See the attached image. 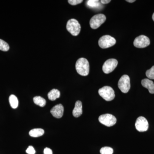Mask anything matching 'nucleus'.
<instances>
[{
	"label": "nucleus",
	"mask_w": 154,
	"mask_h": 154,
	"mask_svg": "<svg viewBox=\"0 0 154 154\" xmlns=\"http://www.w3.org/2000/svg\"><path fill=\"white\" fill-rule=\"evenodd\" d=\"M75 68L79 74L84 76H87L90 71L89 62L85 58H80L76 63Z\"/></svg>",
	"instance_id": "1"
},
{
	"label": "nucleus",
	"mask_w": 154,
	"mask_h": 154,
	"mask_svg": "<svg viewBox=\"0 0 154 154\" xmlns=\"http://www.w3.org/2000/svg\"><path fill=\"white\" fill-rule=\"evenodd\" d=\"M152 18L153 20L154 21V13L153 14L152 17Z\"/></svg>",
	"instance_id": "27"
},
{
	"label": "nucleus",
	"mask_w": 154,
	"mask_h": 154,
	"mask_svg": "<svg viewBox=\"0 0 154 154\" xmlns=\"http://www.w3.org/2000/svg\"><path fill=\"white\" fill-rule=\"evenodd\" d=\"M150 43L149 38L144 35L136 37L134 41V45L137 48H144L149 46Z\"/></svg>",
	"instance_id": "9"
},
{
	"label": "nucleus",
	"mask_w": 154,
	"mask_h": 154,
	"mask_svg": "<svg viewBox=\"0 0 154 154\" xmlns=\"http://www.w3.org/2000/svg\"><path fill=\"white\" fill-rule=\"evenodd\" d=\"M135 128L139 132H144L149 128V123L147 119L143 116H140L137 119Z\"/></svg>",
	"instance_id": "10"
},
{
	"label": "nucleus",
	"mask_w": 154,
	"mask_h": 154,
	"mask_svg": "<svg viewBox=\"0 0 154 154\" xmlns=\"http://www.w3.org/2000/svg\"><path fill=\"white\" fill-rule=\"evenodd\" d=\"M99 95L106 101H111L115 98V95L113 88L109 86H105L99 90Z\"/></svg>",
	"instance_id": "3"
},
{
	"label": "nucleus",
	"mask_w": 154,
	"mask_h": 154,
	"mask_svg": "<svg viewBox=\"0 0 154 154\" xmlns=\"http://www.w3.org/2000/svg\"><path fill=\"white\" fill-rule=\"evenodd\" d=\"M82 0H69L68 2L72 5H76L82 2Z\"/></svg>",
	"instance_id": "22"
},
{
	"label": "nucleus",
	"mask_w": 154,
	"mask_h": 154,
	"mask_svg": "<svg viewBox=\"0 0 154 154\" xmlns=\"http://www.w3.org/2000/svg\"><path fill=\"white\" fill-rule=\"evenodd\" d=\"M118 65V61L115 59H110L105 62L102 66L103 71L105 74H109L115 69Z\"/></svg>",
	"instance_id": "8"
},
{
	"label": "nucleus",
	"mask_w": 154,
	"mask_h": 154,
	"mask_svg": "<svg viewBox=\"0 0 154 154\" xmlns=\"http://www.w3.org/2000/svg\"><path fill=\"white\" fill-rule=\"evenodd\" d=\"M101 154H112L113 152V149L110 147H104L101 148L100 151Z\"/></svg>",
	"instance_id": "20"
},
{
	"label": "nucleus",
	"mask_w": 154,
	"mask_h": 154,
	"mask_svg": "<svg viewBox=\"0 0 154 154\" xmlns=\"http://www.w3.org/2000/svg\"><path fill=\"white\" fill-rule=\"evenodd\" d=\"M66 29L72 35L77 36L81 31V25L76 19H71L67 23Z\"/></svg>",
	"instance_id": "2"
},
{
	"label": "nucleus",
	"mask_w": 154,
	"mask_h": 154,
	"mask_svg": "<svg viewBox=\"0 0 154 154\" xmlns=\"http://www.w3.org/2000/svg\"><path fill=\"white\" fill-rule=\"evenodd\" d=\"M29 135L31 137H34L41 136L44 134V130L42 128H34L31 130L29 131Z\"/></svg>",
	"instance_id": "15"
},
{
	"label": "nucleus",
	"mask_w": 154,
	"mask_h": 154,
	"mask_svg": "<svg viewBox=\"0 0 154 154\" xmlns=\"http://www.w3.org/2000/svg\"><path fill=\"white\" fill-rule=\"evenodd\" d=\"M60 96V92L58 90L55 89H52L48 94V99L51 101H54L57 98H59Z\"/></svg>",
	"instance_id": "14"
},
{
	"label": "nucleus",
	"mask_w": 154,
	"mask_h": 154,
	"mask_svg": "<svg viewBox=\"0 0 154 154\" xmlns=\"http://www.w3.org/2000/svg\"><path fill=\"white\" fill-rule=\"evenodd\" d=\"M10 49L8 44L2 39H0V50L4 51H8Z\"/></svg>",
	"instance_id": "19"
},
{
	"label": "nucleus",
	"mask_w": 154,
	"mask_h": 154,
	"mask_svg": "<svg viewBox=\"0 0 154 154\" xmlns=\"http://www.w3.org/2000/svg\"><path fill=\"white\" fill-rule=\"evenodd\" d=\"M99 120L100 123L107 127L113 126L116 122V119L115 116L107 113L100 116Z\"/></svg>",
	"instance_id": "7"
},
{
	"label": "nucleus",
	"mask_w": 154,
	"mask_h": 154,
	"mask_svg": "<svg viewBox=\"0 0 154 154\" xmlns=\"http://www.w3.org/2000/svg\"><path fill=\"white\" fill-rule=\"evenodd\" d=\"M44 154H53L52 151L49 148H45L44 150Z\"/></svg>",
	"instance_id": "24"
},
{
	"label": "nucleus",
	"mask_w": 154,
	"mask_h": 154,
	"mask_svg": "<svg viewBox=\"0 0 154 154\" xmlns=\"http://www.w3.org/2000/svg\"><path fill=\"white\" fill-rule=\"evenodd\" d=\"M118 88L122 93H128L131 88L130 80L128 75H125L121 77L118 84Z\"/></svg>",
	"instance_id": "6"
},
{
	"label": "nucleus",
	"mask_w": 154,
	"mask_h": 154,
	"mask_svg": "<svg viewBox=\"0 0 154 154\" xmlns=\"http://www.w3.org/2000/svg\"><path fill=\"white\" fill-rule=\"evenodd\" d=\"M100 2H101V3H102V4H107L110 3L111 1H110V0H102Z\"/></svg>",
	"instance_id": "25"
},
{
	"label": "nucleus",
	"mask_w": 154,
	"mask_h": 154,
	"mask_svg": "<svg viewBox=\"0 0 154 154\" xmlns=\"http://www.w3.org/2000/svg\"><path fill=\"white\" fill-rule=\"evenodd\" d=\"M26 152L28 154H35L36 153L34 148L31 146L28 147V148L26 150Z\"/></svg>",
	"instance_id": "23"
},
{
	"label": "nucleus",
	"mask_w": 154,
	"mask_h": 154,
	"mask_svg": "<svg viewBox=\"0 0 154 154\" xmlns=\"http://www.w3.org/2000/svg\"><path fill=\"white\" fill-rule=\"evenodd\" d=\"M116 43L115 38L109 35H105L99 38V45L102 48H107L112 47Z\"/></svg>",
	"instance_id": "4"
},
{
	"label": "nucleus",
	"mask_w": 154,
	"mask_h": 154,
	"mask_svg": "<svg viewBox=\"0 0 154 154\" xmlns=\"http://www.w3.org/2000/svg\"><path fill=\"white\" fill-rule=\"evenodd\" d=\"M146 75L149 79H154V66L152 67L151 68L146 71Z\"/></svg>",
	"instance_id": "21"
},
{
	"label": "nucleus",
	"mask_w": 154,
	"mask_h": 154,
	"mask_svg": "<svg viewBox=\"0 0 154 154\" xmlns=\"http://www.w3.org/2000/svg\"><path fill=\"white\" fill-rule=\"evenodd\" d=\"M99 1L98 0H89L87 1V5L92 8H97L101 5Z\"/></svg>",
	"instance_id": "18"
},
{
	"label": "nucleus",
	"mask_w": 154,
	"mask_h": 154,
	"mask_svg": "<svg viewBox=\"0 0 154 154\" xmlns=\"http://www.w3.org/2000/svg\"><path fill=\"white\" fill-rule=\"evenodd\" d=\"M82 104L80 101H78L75 104L72 114L75 117H79L82 114Z\"/></svg>",
	"instance_id": "13"
},
{
	"label": "nucleus",
	"mask_w": 154,
	"mask_h": 154,
	"mask_svg": "<svg viewBox=\"0 0 154 154\" xmlns=\"http://www.w3.org/2000/svg\"><path fill=\"white\" fill-rule=\"evenodd\" d=\"M64 107L61 104L56 105L51 110V113L55 118H61L63 116Z\"/></svg>",
	"instance_id": "11"
},
{
	"label": "nucleus",
	"mask_w": 154,
	"mask_h": 154,
	"mask_svg": "<svg viewBox=\"0 0 154 154\" xmlns=\"http://www.w3.org/2000/svg\"><path fill=\"white\" fill-rule=\"evenodd\" d=\"M106 19V17L104 14H97L91 18L90 22V26L92 29H97L105 22Z\"/></svg>",
	"instance_id": "5"
},
{
	"label": "nucleus",
	"mask_w": 154,
	"mask_h": 154,
	"mask_svg": "<svg viewBox=\"0 0 154 154\" xmlns=\"http://www.w3.org/2000/svg\"><path fill=\"white\" fill-rule=\"evenodd\" d=\"M126 2L129 3H133L135 2V0H127Z\"/></svg>",
	"instance_id": "26"
},
{
	"label": "nucleus",
	"mask_w": 154,
	"mask_h": 154,
	"mask_svg": "<svg viewBox=\"0 0 154 154\" xmlns=\"http://www.w3.org/2000/svg\"><path fill=\"white\" fill-rule=\"evenodd\" d=\"M9 102L11 107L14 109H16L19 105V101L17 96L14 95H11L9 97Z\"/></svg>",
	"instance_id": "17"
},
{
	"label": "nucleus",
	"mask_w": 154,
	"mask_h": 154,
	"mask_svg": "<svg viewBox=\"0 0 154 154\" xmlns=\"http://www.w3.org/2000/svg\"><path fill=\"white\" fill-rule=\"evenodd\" d=\"M141 84L144 88L148 90L149 93L154 94V83L151 80L145 79L142 80Z\"/></svg>",
	"instance_id": "12"
},
{
	"label": "nucleus",
	"mask_w": 154,
	"mask_h": 154,
	"mask_svg": "<svg viewBox=\"0 0 154 154\" xmlns=\"http://www.w3.org/2000/svg\"><path fill=\"white\" fill-rule=\"evenodd\" d=\"M33 102L36 105L43 107L46 105V100L41 96H35L33 99Z\"/></svg>",
	"instance_id": "16"
}]
</instances>
